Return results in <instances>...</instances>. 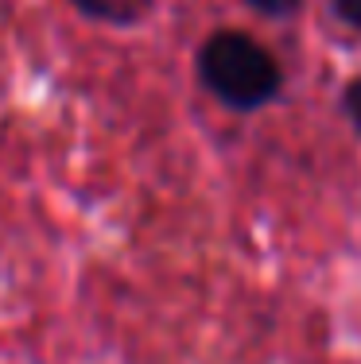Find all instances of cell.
<instances>
[{
  "instance_id": "6da1fadb",
  "label": "cell",
  "mask_w": 361,
  "mask_h": 364,
  "mask_svg": "<svg viewBox=\"0 0 361 364\" xmlns=\"http://www.w3.org/2000/svg\"><path fill=\"white\" fill-rule=\"evenodd\" d=\"M202 85L234 112H256L283 93V70L264 43L245 31H214L199 47Z\"/></svg>"
},
{
  "instance_id": "7a4b0ae2",
  "label": "cell",
  "mask_w": 361,
  "mask_h": 364,
  "mask_svg": "<svg viewBox=\"0 0 361 364\" xmlns=\"http://www.w3.org/2000/svg\"><path fill=\"white\" fill-rule=\"evenodd\" d=\"M74 12H82L85 20L98 23H113V28H132L140 20V8L132 0H66Z\"/></svg>"
},
{
  "instance_id": "3957f363",
  "label": "cell",
  "mask_w": 361,
  "mask_h": 364,
  "mask_svg": "<svg viewBox=\"0 0 361 364\" xmlns=\"http://www.w3.org/2000/svg\"><path fill=\"white\" fill-rule=\"evenodd\" d=\"M342 117H346L350 128L361 136V74L350 77L346 90H342Z\"/></svg>"
},
{
  "instance_id": "277c9868",
  "label": "cell",
  "mask_w": 361,
  "mask_h": 364,
  "mask_svg": "<svg viewBox=\"0 0 361 364\" xmlns=\"http://www.w3.org/2000/svg\"><path fill=\"white\" fill-rule=\"evenodd\" d=\"M253 12L268 16V20H288V16H295L299 8H303V0H245Z\"/></svg>"
},
{
  "instance_id": "5b68a950",
  "label": "cell",
  "mask_w": 361,
  "mask_h": 364,
  "mask_svg": "<svg viewBox=\"0 0 361 364\" xmlns=\"http://www.w3.org/2000/svg\"><path fill=\"white\" fill-rule=\"evenodd\" d=\"M334 12H338V20L346 23V28L361 31V0H330Z\"/></svg>"
}]
</instances>
